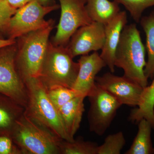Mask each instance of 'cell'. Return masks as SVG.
<instances>
[{
    "label": "cell",
    "instance_id": "22",
    "mask_svg": "<svg viewBox=\"0 0 154 154\" xmlns=\"http://www.w3.org/2000/svg\"><path fill=\"white\" fill-rule=\"evenodd\" d=\"M126 143L124 134L119 131L109 135L104 143L98 146L97 154H119Z\"/></svg>",
    "mask_w": 154,
    "mask_h": 154
},
{
    "label": "cell",
    "instance_id": "16",
    "mask_svg": "<svg viewBox=\"0 0 154 154\" xmlns=\"http://www.w3.org/2000/svg\"><path fill=\"white\" fill-rule=\"evenodd\" d=\"M86 8L92 22L105 25L121 11L119 4L113 0H87Z\"/></svg>",
    "mask_w": 154,
    "mask_h": 154
},
{
    "label": "cell",
    "instance_id": "2",
    "mask_svg": "<svg viewBox=\"0 0 154 154\" xmlns=\"http://www.w3.org/2000/svg\"><path fill=\"white\" fill-rule=\"evenodd\" d=\"M53 20L47 27L26 33L17 38L16 65L20 77L25 81L38 78L54 26Z\"/></svg>",
    "mask_w": 154,
    "mask_h": 154
},
{
    "label": "cell",
    "instance_id": "4",
    "mask_svg": "<svg viewBox=\"0 0 154 154\" xmlns=\"http://www.w3.org/2000/svg\"><path fill=\"white\" fill-rule=\"evenodd\" d=\"M73 58L67 45L49 42L38 78L46 90L55 86L72 88L79 69Z\"/></svg>",
    "mask_w": 154,
    "mask_h": 154
},
{
    "label": "cell",
    "instance_id": "9",
    "mask_svg": "<svg viewBox=\"0 0 154 154\" xmlns=\"http://www.w3.org/2000/svg\"><path fill=\"white\" fill-rule=\"evenodd\" d=\"M61 14L57 30L51 42L56 45L66 46L79 28L92 22L86 4L87 0H58Z\"/></svg>",
    "mask_w": 154,
    "mask_h": 154
},
{
    "label": "cell",
    "instance_id": "14",
    "mask_svg": "<svg viewBox=\"0 0 154 154\" xmlns=\"http://www.w3.org/2000/svg\"><path fill=\"white\" fill-rule=\"evenodd\" d=\"M86 97L77 96L58 110L62 121L68 134L72 140L79 129L85 111L84 99Z\"/></svg>",
    "mask_w": 154,
    "mask_h": 154
},
{
    "label": "cell",
    "instance_id": "8",
    "mask_svg": "<svg viewBox=\"0 0 154 154\" xmlns=\"http://www.w3.org/2000/svg\"><path fill=\"white\" fill-rule=\"evenodd\" d=\"M87 97L90 103L88 113L89 129L101 136L110 127L117 110L122 105L96 84Z\"/></svg>",
    "mask_w": 154,
    "mask_h": 154
},
{
    "label": "cell",
    "instance_id": "24",
    "mask_svg": "<svg viewBox=\"0 0 154 154\" xmlns=\"http://www.w3.org/2000/svg\"><path fill=\"white\" fill-rule=\"evenodd\" d=\"M17 11L5 0H0V32L2 34H6L10 19Z\"/></svg>",
    "mask_w": 154,
    "mask_h": 154
},
{
    "label": "cell",
    "instance_id": "15",
    "mask_svg": "<svg viewBox=\"0 0 154 154\" xmlns=\"http://www.w3.org/2000/svg\"><path fill=\"white\" fill-rule=\"evenodd\" d=\"M25 109L14 99L0 93V134H11Z\"/></svg>",
    "mask_w": 154,
    "mask_h": 154
},
{
    "label": "cell",
    "instance_id": "3",
    "mask_svg": "<svg viewBox=\"0 0 154 154\" xmlns=\"http://www.w3.org/2000/svg\"><path fill=\"white\" fill-rule=\"evenodd\" d=\"M28 101L24 113L63 140L72 141L68 134L58 110L50 100L46 88L38 78L25 81Z\"/></svg>",
    "mask_w": 154,
    "mask_h": 154
},
{
    "label": "cell",
    "instance_id": "6",
    "mask_svg": "<svg viewBox=\"0 0 154 154\" xmlns=\"http://www.w3.org/2000/svg\"><path fill=\"white\" fill-rule=\"evenodd\" d=\"M60 8V5L55 4L45 6L38 0L31 1L17 9L10 19L6 35L8 38L17 39L26 33L47 27L53 19L46 21L45 17Z\"/></svg>",
    "mask_w": 154,
    "mask_h": 154
},
{
    "label": "cell",
    "instance_id": "20",
    "mask_svg": "<svg viewBox=\"0 0 154 154\" xmlns=\"http://www.w3.org/2000/svg\"><path fill=\"white\" fill-rule=\"evenodd\" d=\"M98 145L96 143L79 137L72 141L62 140L59 145L60 154H97Z\"/></svg>",
    "mask_w": 154,
    "mask_h": 154
},
{
    "label": "cell",
    "instance_id": "29",
    "mask_svg": "<svg viewBox=\"0 0 154 154\" xmlns=\"http://www.w3.org/2000/svg\"><path fill=\"white\" fill-rule=\"evenodd\" d=\"M3 36V34L1 32H0V38H4Z\"/></svg>",
    "mask_w": 154,
    "mask_h": 154
},
{
    "label": "cell",
    "instance_id": "7",
    "mask_svg": "<svg viewBox=\"0 0 154 154\" xmlns=\"http://www.w3.org/2000/svg\"><path fill=\"white\" fill-rule=\"evenodd\" d=\"M17 51V42L0 49V93L14 99L25 109L28 92L16 67Z\"/></svg>",
    "mask_w": 154,
    "mask_h": 154
},
{
    "label": "cell",
    "instance_id": "25",
    "mask_svg": "<svg viewBox=\"0 0 154 154\" xmlns=\"http://www.w3.org/2000/svg\"><path fill=\"white\" fill-rule=\"evenodd\" d=\"M0 154H22L11 134H0Z\"/></svg>",
    "mask_w": 154,
    "mask_h": 154
},
{
    "label": "cell",
    "instance_id": "18",
    "mask_svg": "<svg viewBox=\"0 0 154 154\" xmlns=\"http://www.w3.org/2000/svg\"><path fill=\"white\" fill-rule=\"evenodd\" d=\"M137 134L132 144L125 154H154V148L152 143L151 125L144 119L138 122Z\"/></svg>",
    "mask_w": 154,
    "mask_h": 154
},
{
    "label": "cell",
    "instance_id": "19",
    "mask_svg": "<svg viewBox=\"0 0 154 154\" xmlns=\"http://www.w3.org/2000/svg\"><path fill=\"white\" fill-rule=\"evenodd\" d=\"M146 36V50L148 58L144 69L146 78H154V10L148 16L142 17L140 21Z\"/></svg>",
    "mask_w": 154,
    "mask_h": 154
},
{
    "label": "cell",
    "instance_id": "23",
    "mask_svg": "<svg viewBox=\"0 0 154 154\" xmlns=\"http://www.w3.org/2000/svg\"><path fill=\"white\" fill-rule=\"evenodd\" d=\"M122 5L135 22L139 23L146 9L154 6V0H113Z\"/></svg>",
    "mask_w": 154,
    "mask_h": 154
},
{
    "label": "cell",
    "instance_id": "26",
    "mask_svg": "<svg viewBox=\"0 0 154 154\" xmlns=\"http://www.w3.org/2000/svg\"><path fill=\"white\" fill-rule=\"evenodd\" d=\"M9 5L17 10L26 5L33 0H5Z\"/></svg>",
    "mask_w": 154,
    "mask_h": 154
},
{
    "label": "cell",
    "instance_id": "12",
    "mask_svg": "<svg viewBox=\"0 0 154 154\" xmlns=\"http://www.w3.org/2000/svg\"><path fill=\"white\" fill-rule=\"evenodd\" d=\"M78 62L79 69L72 89L87 97L96 85L97 74L107 66L97 51L81 56Z\"/></svg>",
    "mask_w": 154,
    "mask_h": 154
},
{
    "label": "cell",
    "instance_id": "30",
    "mask_svg": "<svg viewBox=\"0 0 154 154\" xmlns=\"http://www.w3.org/2000/svg\"></svg>",
    "mask_w": 154,
    "mask_h": 154
},
{
    "label": "cell",
    "instance_id": "5",
    "mask_svg": "<svg viewBox=\"0 0 154 154\" xmlns=\"http://www.w3.org/2000/svg\"><path fill=\"white\" fill-rule=\"evenodd\" d=\"M11 135L22 154H60V143L63 140L24 113Z\"/></svg>",
    "mask_w": 154,
    "mask_h": 154
},
{
    "label": "cell",
    "instance_id": "10",
    "mask_svg": "<svg viewBox=\"0 0 154 154\" xmlns=\"http://www.w3.org/2000/svg\"><path fill=\"white\" fill-rule=\"evenodd\" d=\"M107 72L97 76L96 83L117 99L122 105L138 106L144 88L137 83L123 75L119 76Z\"/></svg>",
    "mask_w": 154,
    "mask_h": 154
},
{
    "label": "cell",
    "instance_id": "17",
    "mask_svg": "<svg viewBox=\"0 0 154 154\" xmlns=\"http://www.w3.org/2000/svg\"><path fill=\"white\" fill-rule=\"evenodd\" d=\"M151 84L144 88L140 103L133 109L128 119L132 122H139L144 119L151 125L154 129V78Z\"/></svg>",
    "mask_w": 154,
    "mask_h": 154
},
{
    "label": "cell",
    "instance_id": "11",
    "mask_svg": "<svg viewBox=\"0 0 154 154\" xmlns=\"http://www.w3.org/2000/svg\"><path fill=\"white\" fill-rule=\"evenodd\" d=\"M105 38V25L92 22L73 34L67 45L74 58L102 50Z\"/></svg>",
    "mask_w": 154,
    "mask_h": 154
},
{
    "label": "cell",
    "instance_id": "28",
    "mask_svg": "<svg viewBox=\"0 0 154 154\" xmlns=\"http://www.w3.org/2000/svg\"><path fill=\"white\" fill-rule=\"evenodd\" d=\"M42 5L45 6L50 5L54 4L53 0H38Z\"/></svg>",
    "mask_w": 154,
    "mask_h": 154
},
{
    "label": "cell",
    "instance_id": "1",
    "mask_svg": "<svg viewBox=\"0 0 154 154\" xmlns=\"http://www.w3.org/2000/svg\"><path fill=\"white\" fill-rule=\"evenodd\" d=\"M146 48L135 24L126 25L122 32L116 51L114 65L123 69L124 76L143 88L148 85L144 74Z\"/></svg>",
    "mask_w": 154,
    "mask_h": 154
},
{
    "label": "cell",
    "instance_id": "21",
    "mask_svg": "<svg viewBox=\"0 0 154 154\" xmlns=\"http://www.w3.org/2000/svg\"><path fill=\"white\" fill-rule=\"evenodd\" d=\"M48 98L59 110L77 96H82L72 88L62 86H55L46 90Z\"/></svg>",
    "mask_w": 154,
    "mask_h": 154
},
{
    "label": "cell",
    "instance_id": "27",
    "mask_svg": "<svg viewBox=\"0 0 154 154\" xmlns=\"http://www.w3.org/2000/svg\"><path fill=\"white\" fill-rule=\"evenodd\" d=\"M17 42V39L11 38H0V49L11 45L15 44Z\"/></svg>",
    "mask_w": 154,
    "mask_h": 154
},
{
    "label": "cell",
    "instance_id": "13",
    "mask_svg": "<svg viewBox=\"0 0 154 154\" xmlns=\"http://www.w3.org/2000/svg\"><path fill=\"white\" fill-rule=\"evenodd\" d=\"M127 22L126 12L121 11L113 20L105 25V42L100 56L111 72H115L116 51L122 30Z\"/></svg>",
    "mask_w": 154,
    "mask_h": 154
}]
</instances>
